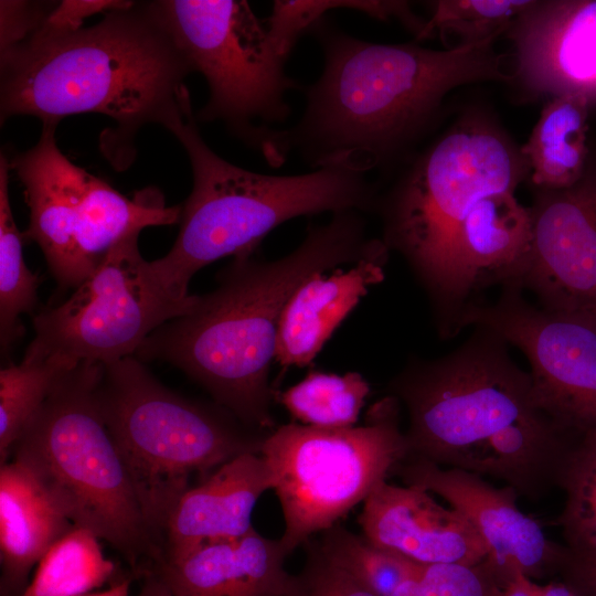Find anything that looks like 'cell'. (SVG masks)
Instances as JSON below:
<instances>
[{
	"label": "cell",
	"instance_id": "obj_1",
	"mask_svg": "<svg viewBox=\"0 0 596 596\" xmlns=\"http://www.w3.org/2000/svg\"><path fill=\"white\" fill-rule=\"evenodd\" d=\"M255 252V251H254ZM246 252L217 275L187 313L155 330L137 350L183 371L247 427L269 434L277 392L269 374L283 310L308 276L365 259H389L381 238L366 233L364 213L350 210L312 224L300 245L275 260Z\"/></svg>",
	"mask_w": 596,
	"mask_h": 596
},
{
	"label": "cell",
	"instance_id": "obj_2",
	"mask_svg": "<svg viewBox=\"0 0 596 596\" xmlns=\"http://www.w3.org/2000/svg\"><path fill=\"white\" fill-rule=\"evenodd\" d=\"M476 330L434 360H411L387 385L407 412V456L503 481L539 500L579 436L538 404L529 372L496 332ZM406 456V457H407Z\"/></svg>",
	"mask_w": 596,
	"mask_h": 596
},
{
	"label": "cell",
	"instance_id": "obj_3",
	"mask_svg": "<svg viewBox=\"0 0 596 596\" xmlns=\"http://www.w3.org/2000/svg\"><path fill=\"white\" fill-rule=\"evenodd\" d=\"M310 31L323 53L305 91L300 120L285 145L313 169L345 166L369 173L398 158L433 120L454 88L512 79L494 40L446 50L380 44L350 35L328 19Z\"/></svg>",
	"mask_w": 596,
	"mask_h": 596
},
{
	"label": "cell",
	"instance_id": "obj_4",
	"mask_svg": "<svg viewBox=\"0 0 596 596\" xmlns=\"http://www.w3.org/2000/svg\"><path fill=\"white\" fill-rule=\"evenodd\" d=\"M0 118L30 115L58 124L70 115L110 117L123 149L142 126L179 109L192 73L150 2L108 11L75 32L28 40L0 52Z\"/></svg>",
	"mask_w": 596,
	"mask_h": 596
},
{
	"label": "cell",
	"instance_id": "obj_5",
	"mask_svg": "<svg viewBox=\"0 0 596 596\" xmlns=\"http://www.w3.org/2000/svg\"><path fill=\"white\" fill-rule=\"evenodd\" d=\"M163 127L182 145L193 175L174 244L150 262L159 281L177 299L190 298L188 287L196 272L222 257L254 252L286 221L322 212H373L377 190L368 173L354 168L326 166L275 175L224 160L203 140L189 91Z\"/></svg>",
	"mask_w": 596,
	"mask_h": 596
},
{
	"label": "cell",
	"instance_id": "obj_6",
	"mask_svg": "<svg viewBox=\"0 0 596 596\" xmlns=\"http://www.w3.org/2000/svg\"><path fill=\"white\" fill-rule=\"evenodd\" d=\"M102 364L64 372L11 454L43 482L77 528L117 550L137 574L162 558L125 462L100 414L96 385Z\"/></svg>",
	"mask_w": 596,
	"mask_h": 596
},
{
	"label": "cell",
	"instance_id": "obj_7",
	"mask_svg": "<svg viewBox=\"0 0 596 596\" xmlns=\"http://www.w3.org/2000/svg\"><path fill=\"white\" fill-rule=\"evenodd\" d=\"M529 166L502 132L465 119L419 155L374 211L382 241L397 252L426 291L439 334L454 337L453 257L459 228L476 204L512 191Z\"/></svg>",
	"mask_w": 596,
	"mask_h": 596
},
{
	"label": "cell",
	"instance_id": "obj_8",
	"mask_svg": "<svg viewBox=\"0 0 596 596\" xmlns=\"http://www.w3.org/2000/svg\"><path fill=\"white\" fill-rule=\"evenodd\" d=\"M96 398L161 543L169 513L192 487L191 477L199 473L203 480L238 455L260 454L269 435L247 427L216 403L207 406L170 391L132 356L102 364Z\"/></svg>",
	"mask_w": 596,
	"mask_h": 596
},
{
	"label": "cell",
	"instance_id": "obj_9",
	"mask_svg": "<svg viewBox=\"0 0 596 596\" xmlns=\"http://www.w3.org/2000/svg\"><path fill=\"white\" fill-rule=\"evenodd\" d=\"M192 73L203 75L209 88L201 123L221 121L227 130L258 150L272 167L281 166L288 151L285 129L290 107L287 92L300 85L285 72L288 57L272 43L266 25L247 1H151Z\"/></svg>",
	"mask_w": 596,
	"mask_h": 596
},
{
	"label": "cell",
	"instance_id": "obj_10",
	"mask_svg": "<svg viewBox=\"0 0 596 596\" xmlns=\"http://www.w3.org/2000/svg\"><path fill=\"white\" fill-rule=\"evenodd\" d=\"M400 402L386 395L358 427L320 428L284 424L265 439L260 455L273 476L288 555L343 518L407 456Z\"/></svg>",
	"mask_w": 596,
	"mask_h": 596
},
{
	"label": "cell",
	"instance_id": "obj_11",
	"mask_svg": "<svg viewBox=\"0 0 596 596\" xmlns=\"http://www.w3.org/2000/svg\"><path fill=\"white\" fill-rule=\"evenodd\" d=\"M138 237L115 244L68 299L33 317L35 336L25 359L68 368L114 362L131 356L155 330L192 309L198 296H171L141 256Z\"/></svg>",
	"mask_w": 596,
	"mask_h": 596
},
{
	"label": "cell",
	"instance_id": "obj_12",
	"mask_svg": "<svg viewBox=\"0 0 596 596\" xmlns=\"http://www.w3.org/2000/svg\"><path fill=\"white\" fill-rule=\"evenodd\" d=\"M522 291L505 287L493 304L471 305L459 331L487 328L519 348L539 406L570 433L596 430V321L544 310Z\"/></svg>",
	"mask_w": 596,
	"mask_h": 596
},
{
	"label": "cell",
	"instance_id": "obj_13",
	"mask_svg": "<svg viewBox=\"0 0 596 596\" xmlns=\"http://www.w3.org/2000/svg\"><path fill=\"white\" fill-rule=\"evenodd\" d=\"M532 247L521 288L541 308L596 321V151L582 177L538 190L530 206Z\"/></svg>",
	"mask_w": 596,
	"mask_h": 596
},
{
	"label": "cell",
	"instance_id": "obj_14",
	"mask_svg": "<svg viewBox=\"0 0 596 596\" xmlns=\"http://www.w3.org/2000/svg\"><path fill=\"white\" fill-rule=\"evenodd\" d=\"M391 475L406 486L437 493L475 526L487 547L486 564L501 585L522 573L533 579L560 575L568 549L551 541L517 505L510 486L497 488L483 477L407 456Z\"/></svg>",
	"mask_w": 596,
	"mask_h": 596
},
{
	"label": "cell",
	"instance_id": "obj_15",
	"mask_svg": "<svg viewBox=\"0 0 596 596\" xmlns=\"http://www.w3.org/2000/svg\"><path fill=\"white\" fill-rule=\"evenodd\" d=\"M505 33L525 91L596 106V0L534 1Z\"/></svg>",
	"mask_w": 596,
	"mask_h": 596
},
{
	"label": "cell",
	"instance_id": "obj_16",
	"mask_svg": "<svg viewBox=\"0 0 596 596\" xmlns=\"http://www.w3.org/2000/svg\"><path fill=\"white\" fill-rule=\"evenodd\" d=\"M57 124H42L39 141L10 162L24 187L30 222L23 233L44 254L62 287L75 288L89 274L77 248L82 221L81 194L88 172L60 150Z\"/></svg>",
	"mask_w": 596,
	"mask_h": 596
},
{
	"label": "cell",
	"instance_id": "obj_17",
	"mask_svg": "<svg viewBox=\"0 0 596 596\" xmlns=\"http://www.w3.org/2000/svg\"><path fill=\"white\" fill-rule=\"evenodd\" d=\"M426 490L382 481L364 500L358 518L374 545L422 565L479 564L487 547L458 510L437 503Z\"/></svg>",
	"mask_w": 596,
	"mask_h": 596
},
{
	"label": "cell",
	"instance_id": "obj_18",
	"mask_svg": "<svg viewBox=\"0 0 596 596\" xmlns=\"http://www.w3.org/2000/svg\"><path fill=\"white\" fill-rule=\"evenodd\" d=\"M531 247L530 207L514 192L493 193L476 204L459 228L454 249V336L478 292L496 285L521 288Z\"/></svg>",
	"mask_w": 596,
	"mask_h": 596
},
{
	"label": "cell",
	"instance_id": "obj_19",
	"mask_svg": "<svg viewBox=\"0 0 596 596\" xmlns=\"http://www.w3.org/2000/svg\"><path fill=\"white\" fill-rule=\"evenodd\" d=\"M269 489L273 476L260 454L245 453L224 462L172 508L162 531L161 561L248 533L255 504Z\"/></svg>",
	"mask_w": 596,
	"mask_h": 596
},
{
	"label": "cell",
	"instance_id": "obj_20",
	"mask_svg": "<svg viewBox=\"0 0 596 596\" xmlns=\"http://www.w3.org/2000/svg\"><path fill=\"white\" fill-rule=\"evenodd\" d=\"M280 540L255 529L161 561L153 572L173 596H285L291 574Z\"/></svg>",
	"mask_w": 596,
	"mask_h": 596
},
{
	"label": "cell",
	"instance_id": "obj_21",
	"mask_svg": "<svg viewBox=\"0 0 596 596\" xmlns=\"http://www.w3.org/2000/svg\"><path fill=\"white\" fill-rule=\"evenodd\" d=\"M75 525L43 482L13 459L0 468L1 595L19 596L31 570Z\"/></svg>",
	"mask_w": 596,
	"mask_h": 596
},
{
	"label": "cell",
	"instance_id": "obj_22",
	"mask_svg": "<svg viewBox=\"0 0 596 596\" xmlns=\"http://www.w3.org/2000/svg\"><path fill=\"white\" fill-rule=\"evenodd\" d=\"M387 259H365L349 270L315 273L291 294L279 322L276 359L283 368L312 363L336 329L384 279Z\"/></svg>",
	"mask_w": 596,
	"mask_h": 596
},
{
	"label": "cell",
	"instance_id": "obj_23",
	"mask_svg": "<svg viewBox=\"0 0 596 596\" xmlns=\"http://www.w3.org/2000/svg\"><path fill=\"white\" fill-rule=\"evenodd\" d=\"M590 109L577 96L554 97L542 109L521 148L538 190L568 188L582 177L590 150L587 145Z\"/></svg>",
	"mask_w": 596,
	"mask_h": 596
},
{
	"label": "cell",
	"instance_id": "obj_24",
	"mask_svg": "<svg viewBox=\"0 0 596 596\" xmlns=\"http://www.w3.org/2000/svg\"><path fill=\"white\" fill-rule=\"evenodd\" d=\"M114 572L115 565L105 557L99 539L75 526L44 554L19 596H84L103 586Z\"/></svg>",
	"mask_w": 596,
	"mask_h": 596
},
{
	"label": "cell",
	"instance_id": "obj_25",
	"mask_svg": "<svg viewBox=\"0 0 596 596\" xmlns=\"http://www.w3.org/2000/svg\"><path fill=\"white\" fill-rule=\"evenodd\" d=\"M369 394L370 384L359 372L310 370L304 380L277 393L276 400L299 424L347 428L358 422Z\"/></svg>",
	"mask_w": 596,
	"mask_h": 596
},
{
	"label": "cell",
	"instance_id": "obj_26",
	"mask_svg": "<svg viewBox=\"0 0 596 596\" xmlns=\"http://www.w3.org/2000/svg\"><path fill=\"white\" fill-rule=\"evenodd\" d=\"M7 156L0 158V342L2 352L21 334L19 316L31 312L38 301L39 277L26 266L23 234L19 231L9 201Z\"/></svg>",
	"mask_w": 596,
	"mask_h": 596
},
{
	"label": "cell",
	"instance_id": "obj_27",
	"mask_svg": "<svg viewBox=\"0 0 596 596\" xmlns=\"http://www.w3.org/2000/svg\"><path fill=\"white\" fill-rule=\"evenodd\" d=\"M319 534L313 542L322 555L375 596H392L424 566L374 545L340 523Z\"/></svg>",
	"mask_w": 596,
	"mask_h": 596
},
{
	"label": "cell",
	"instance_id": "obj_28",
	"mask_svg": "<svg viewBox=\"0 0 596 596\" xmlns=\"http://www.w3.org/2000/svg\"><path fill=\"white\" fill-rule=\"evenodd\" d=\"M557 487L565 502L557 523L573 553H596V430L581 434L562 465Z\"/></svg>",
	"mask_w": 596,
	"mask_h": 596
},
{
	"label": "cell",
	"instance_id": "obj_29",
	"mask_svg": "<svg viewBox=\"0 0 596 596\" xmlns=\"http://www.w3.org/2000/svg\"><path fill=\"white\" fill-rule=\"evenodd\" d=\"M68 368L51 359H25L0 371V460L7 462L17 440Z\"/></svg>",
	"mask_w": 596,
	"mask_h": 596
},
{
	"label": "cell",
	"instance_id": "obj_30",
	"mask_svg": "<svg viewBox=\"0 0 596 596\" xmlns=\"http://www.w3.org/2000/svg\"><path fill=\"white\" fill-rule=\"evenodd\" d=\"M532 0H438L418 40L438 33L443 39L454 36L457 45L496 40L525 12Z\"/></svg>",
	"mask_w": 596,
	"mask_h": 596
},
{
	"label": "cell",
	"instance_id": "obj_31",
	"mask_svg": "<svg viewBox=\"0 0 596 596\" xmlns=\"http://www.w3.org/2000/svg\"><path fill=\"white\" fill-rule=\"evenodd\" d=\"M333 9L361 11L376 20L396 19L406 29L414 25L416 14L407 1L315 0L274 1L265 22L269 39L279 53L289 57L299 38Z\"/></svg>",
	"mask_w": 596,
	"mask_h": 596
},
{
	"label": "cell",
	"instance_id": "obj_32",
	"mask_svg": "<svg viewBox=\"0 0 596 596\" xmlns=\"http://www.w3.org/2000/svg\"><path fill=\"white\" fill-rule=\"evenodd\" d=\"M500 584L481 562L475 565L443 563L424 565L392 596H499Z\"/></svg>",
	"mask_w": 596,
	"mask_h": 596
},
{
	"label": "cell",
	"instance_id": "obj_33",
	"mask_svg": "<svg viewBox=\"0 0 596 596\" xmlns=\"http://www.w3.org/2000/svg\"><path fill=\"white\" fill-rule=\"evenodd\" d=\"M305 545V564L291 575L285 596H375L330 563L312 539Z\"/></svg>",
	"mask_w": 596,
	"mask_h": 596
},
{
	"label": "cell",
	"instance_id": "obj_34",
	"mask_svg": "<svg viewBox=\"0 0 596 596\" xmlns=\"http://www.w3.org/2000/svg\"><path fill=\"white\" fill-rule=\"evenodd\" d=\"M134 1L63 0L53 4L38 30L28 40H41L68 34L82 29L83 22L96 13L127 8ZM26 40V41H28Z\"/></svg>",
	"mask_w": 596,
	"mask_h": 596
},
{
	"label": "cell",
	"instance_id": "obj_35",
	"mask_svg": "<svg viewBox=\"0 0 596 596\" xmlns=\"http://www.w3.org/2000/svg\"><path fill=\"white\" fill-rule=\"evenodd\" d=\"M50 8L43 2L1 0L0 52L26 41L41 25Z\"/></svg>",
	"mask_w": 596,
	"mask_h": 596
},
{
	"label": "cell",
	"instance_id": "obj_36",
	"mask_svg": "<svg viewBox=\"0 0 596 596\" xmlns=\"http://www.w3.org/2000/svg\"><path fill=\"white\" fill-rule=\"evenodd\" d=\"M499 596H583L571 583L561 577L545 585L534 582L533 578L517 573L509 581L500 585Z\"/></svg>",
	"mask_w": 596,
	"mask_h": 596
},
{
	"label": "cell",
	"instance_id": "obj_37",
	"mask_svg": "<svg viewBox=\"0 0 596 596\" xmlns=\"http://www.w3.org/2000/svg\"><path fill=\"white\" fill-rule=\"evenodd\" d=\"M560 576L583 596H596V553H573L568 550Z\"/></svg>",
	"mask_w": 596,
	"mask_h": 596
},
{
	"label": "cell",
	"instance_id": "obj_38",
	"mask_svg": "<svg viewBox=\"0 0 596 596\" xmlns=\"http://www.w3.org/2000/svg\"><path fill=\"white\" fill-rule=\"evenodd\" d=\"M145 577L146 579L140 592L135 596H173L156 574L152 573Z\"/></svg>",
	"mask_w": 596,
	"mask_h": 596
},
{
	"label": "cell",
	"instance_id": "obj_39",
	"mask_svg": "<svg viewBox=\"0 0 596 596\" xmlns=\"http://www.w3.org/2000/svg\"><path fill=\"white\" fill-rule=\"evenodd\" d=\"M129 579H121L111 585L108 589L97 593H91L84 596H129Z\"/></svg>",
	"mask_w": 596,
	"mask_h": 596
}]
</instances>
